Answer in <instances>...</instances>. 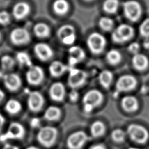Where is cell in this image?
<instances>
[{"label":"cell","instance_id":"4fadbf2b","mask_svg":"<svg viewBox=\"0 0 149 149\" xmlns=\"http://www.w3.org/2000/svg\"><path fill=\"white\" fill-rule=\"evenodd\" d=\"M68 54V69L75 68V65L81 62L85 58L84 50L77 45H72L69 48Z\"/></svg>","mask_w":149,"mask_h":149},{"label":"cell","instance_id":"9c48e42d","mask_svg":"<svg viewBox=\"0 0 149 149\" xmlns=\"http://www.w3.org/2000/svg\"><path fill=\"white\" fill-rule=\"evenodd\" d=\"M69 73L68 83L72 89H76L83 86L86 82L87 74L85 71L76 68L68 69Z\"/></svg>","mask_w":149,"mask_h":149},{"label":"cell","instance_id":"30bf717a","mask_svg":"<svg viewBox=\"0 0 149 149\" xmlns=\"http://www.w3.org/2000/svg\"><path fill=\"white\" fill-rule=\"evenodd\" d=\"M57 36L61 41L67 45H72L76 40V34L74 28L70 24H66L59 28Z\"/></svg>","mask_w":149,"mask_h":149},{"label":"cell","instance_id":"cb8c5ba5","mask_svg":"<svg viewBox=\"0 0 149 149\" xmlns=\"http://www.w3.org/2000/svg\"><path fill=\"white\" fill-rule=\"evenodd\" d=\"M90 130L93 137L98 138L102 136L105 133V126L102 122L95 120L91 123L90 127Z\"/></svg>","mask_w":149,"mask_h":149},{"label":"cell","instance_id":"44dd1931","mask_svg":"<svg viewBox=\"0 0 149 149\" xmlns=\"http://www.w3.org/2000/svg\"><path fill=\"white\" fill-rule=\"evenodd\" d=\"M67 70H68V66L59 61L52 62L49 66V73L54 77L61 76Z\"/></svg>","mask_w":149,"mask_h":149},{"label":"cell","instance_id":"ab89813d","mask_svg":"<svg viewBox=\"0 0 149 149\" xmlns=\"http://www.w3.org/2000/svg\"><path fill=\"white\" fill-rule=\"evenodd\" d=\"M89 149H107V148L103 144H97L91 146Z\"/></svg>","mask_w":149,"mask_h":149},{"label":"cell","instance_id":"52a82bcc","mask_svg":"<svg viewBox=\"0 0 149 149\" xmlns=\"http://www.w3.org/2000/svg\"><path fill=\"white\" fill-rule=\"evenodd\" d=\"M91 139L86 132L78 130L70 134L66 140L68 149H81L84 145Z\"/></svg>","mask_w":149,"mask_h":149},{"label":"cell","instance_id":"c3c4849f","mask_svg":"<svg viewBox=\"0 0 149 149\" xmlns=\"http://www.w3.org/2000/svg\"><path fill=\"white\" fill-rule=\"evenodd\" d=\"M84 1H91V0H84Z\"/></svg>","mask_w":149,"mask_h":149},{"label":"cell","instance_id":"8fae6325","mask_svg":"<svg viewBox=\"0 0 149 149\" xmlns=\"http://www.w3.org/2000/svg\"><path fill=\"white\" fill-rule=\"evenodd\" d=\"M137 85L136 79L131 74H124L118 79L116 83V90L118 93L129 91L134 89Z\"/></svg>","mask_w":149,"mask_h":149},{"label":"cell","instance_id":"e0dca14e","mask_svg":"<svg viewBox=\"0 0 149 149\" xmlns=\"http://www.w3.org/2000/svg\"><path fill=\"white\" fill-rule=\"evenodd\" d=\"M3 81L5 87L11 91L17 90L22 84L20 77L17 74L14 73L5 74L3 76Z\"/></svg>","mask_w":149,"mask_h":149},{"label":"cell","instance_id":"d590c367","mask_svg":"<svg viewBox=\"0 0 149 149\" xmlns=\"http://www.w3.org/2000/svg\"><path fill=\"white\" fill-rule=\"evenodd\" d=\"M10 20V14L6 10L0 12V24L6 25L9 23Z\"/></svg>","mask_w":149,"mask_h":149},{"label":"cell","instance_id":"7c38bea8","mask_svg":"<svg viewBox=\"0 0 149 149\" xmlns=\"http://www.w3.org/2000/svg\"><path fill=\"white\" fill-rule=\"evenodd\" d=\"M27 98V106L30 111L33 112H39L44 104V98L39 91H29Z\"/></svg>","mask_w":149,"mask_h":149},{"label":"cell","instance_id":"8d00e7d4","mask_svg":"<svg viewBox=\"0 0 149 149\" xmlns=\"http://www.w3.org/2000/svg\"><path fill=\"white\" fill-rule=\"evenodd\" d=\"M140 48V47L139 44L136 42H133L130 43L127 48L128 51L130 53L133 54V55L139 53Z\"/></svg>","mask_w":149,"mask_h":149},{"label":"cell","instance_id":"7dc6e473","mask_svg":"<svg viewBox=\"0 0 149 149\" xmlns=\"http://www.w3.org/2000/svg\"><path fill=\"white\" fill-rule=\"evenodd\" d=\"M1 31H0V39H1Z\"/></svg>","mask_w":149,"mask_h":149},{"label":"cell","instance_id":"ee69618b","mask_svg":"<svg viewBox=\"0 0 149 149\" xmlns=\"http://www.w3.org/2000/svg\"><path fill=\"white\" fill-rule=\"evenodd\" d=\"M4 98H5V93L1 89H0V103L2 101Z\"/></svg>","mask_w":149,"mask_h":149},{"label":"cell","instance_id":"836d02e7","mask_svg":"<svg viewBox=\"0 0 149 149\" xmlns=\"http://www.w3.org/2000/svg\"><path fill=\"white\" fill-rule=\"evenodd\" d=\"M1 64L2 69L10 70L15 66V60L10 56L4 55L1 59Z\"/></svg>","mask_w":149,"mask_h":149},{"label":"cell","instance_id":"bcb514c9","mask_svg":"<svg viewBox=\"0 0 149 149\" xmlns=\"http://www.w3.org/2000/svg\"><path fill=\"white\" fill-rule=\"evenodd\" d=\"M127 149H139L138 148H136V147H129Z\"/></svg>","mask_w":149,"mask_h":149},{"label":"cell","instance_id":"83f0119b","mask_svg":"<svg viewBox=\"0 0 149 149\" xmlns=\"http://www.w3.org/2000/svg\"><path fill=\"white\" fill-rule=\"evenodd\" d=\"M105 58L109 64L115 65L119 63L121 61L122 55L118 50L116 49H111L107 52Z\"/></svg>","mask_w":149,"mask_h":149},{"label":"cell","instance_id":"ba28073f","mask_svg":"<svg viewBox=\"0 0 149 149\" xmlns=\"http://www.w3.org/2000/svg\"><path fill=\"white\" fill-rule=\"evenodd\" d=\"M123 12L129 20L137 21L141 14V7L140 3L134 0H127L123 3Z\"/></svg>","mask_w":149,"mask_h":149},{"label":"cell","instance_id":"484cf974","mask_svg":"<svg viewBox=\"0 0 149 149\" xmlns=\"http://www.w3.org/2000/svg\"><path fill=\"white\" fill-rule=\"evenodd\" d=\"M113 80V73L109 70H102L98 76L100 84L105 88L108 89Z\"/></svg>","mask_w":149,"mask_h":149},{"label":"cell","instance_id":"ffe728a7","mask_svg":"<svg viewBox=\"0 0 149 149\" xmlns=\"http://www.w3.org/2000/svg\"><path fill=\"white\" fill-rule=\"evenodd\" d=\"M122 109L126 112H134L138 109L139 102L137 99L133 95H126L123 97L120 102Z\"/></svg>","mask_w":149,"mask_h":149},{"label":"cell","instance_id":"74e56055","mask_svg":"<svg viewBox=\"0 0 149 149\" xmlns=\"http://www.w3.org/2000/svg\"><path fill=\"white\" fill-rule=\"evenodd\" d=\"M79 93L76 89H72L69 93V98L72 102H76L79 98Z\"/></svg>","mask_w":149,"mask_h":149},{"label":"cell","instance_id":"277c9868","mask_svg":"<svg viewBox=\"0 0 149 149\" xmlns=\"http://www.w3.org/2000/svg\"><path fill=\"white\" fill-rule=\"evenodd\" d=\"M133 34V27L123 23L119 24L114 29L111 34V38L116 43H123L130 40Z\"/></svg>","mask_w":149,"mask_h":149},{"label":"cell","instance_id":"1f68e13d","mask_svg":"<svg viewBox=\"0 0 149 149\" xmlns=\"http://www.w3.org/2000/svg\"><path fill=\"white\" fill-rule=\"evenodd\" d=\"M126 136V132L121 129H115L113 130L111 134L112 140L118 143H123L125 140Z\"/></svg>","mask_w":149,"mask_h":149},{"label":"cell","instance_id":"60d3db41","mask_svg":"<svg viewBox=\"0 0 149 149\" xmlns=\"http://www.w3.org/2000/svg\"><path fill=\"white\" fill-rule=\"evenodd\" d=\"M2 149H19V147L15 145H13L9 143H6Z\"/></svg>","mask_w":149,"mask_h":149},{"label":"cell","instance_id":"b9f144b4","mask_svg":"<svg viewBox=\"0 0 149 149\" xmlns=\"http://www.w3.org/2000/svg\"><path fill=\"white\" fill-rule=\"evenodd\" d=\"M5 123V119L4 116L0 113V132L2 130Z\"/></svg>","mask_w":149,"mask_h":149},{"label":"cell","instance_id":"f546056e","mask_svg":"<svg viewBox=\"0 0 149 149\" xmlns=\"http://www.w3.org/2000/svg\"><path fill=\"white\" fill-rule=\"evenodd\" d=\"M16 60L22 66L30 67L32 66V62L30 56L24 51H19L16 55Z\"/></svg>","mask_w":149,"mask_h":149},{"label":"cell","instance_id":"ac0fdd59","mask_svg":"<svg viewBox=\"0 0 149 149\" xmlns=\"http://www.w3.org/2000/svg\"><path fill=\"white\" fill-rule=\"evenodd\" d=\"M49 94L51 100L56 102L62 101L66 94L65 86L61 82L53 83L49 88Z\"/></svg>","mask_w":149,"mask_h":149},{"label":"cell","instance_id":"4dcf8cb0","mask_svg":"<svg viewBox=\"0 0 149 149\" xmlns=\"http://www.w3.org/2000/svg\"><path fill=\"white\" fill-rule=\"evenodd\" d=\"M119 5L118 0H105L103 3L102 8L107 13H114L117 11Z\"/></svg>","mask_w":149,"mask_h":149},{"label":"cell","instance_id":"3957f363","mask_svg":"<svg viewBox=\"0 0 149 149\" xmlns=\"http://www.w3.org/2000/svg\"><path fill=\"white\" fill-rule=\"evenodd\" d=\"M126 134L132 141L140 144L146 143L149 138V133L147 129L137 123L130 124L127 127Z\"/></svg>","mask_w":149,"mask_h":149},{"label":"cell","instance_id":"f35d334b","mask_svg":"<svg viewBox=\"0 0 149 149\" xmlns=\"http://www.w3.org/2000/svg\"><path fill=\"white\" fill-rule=\"evenodd\" d=\"M40 119L37 118H34L30 120V126L32 127H37L40 126Z\"/></svg>","mask_w":149,"mask_h":149},{"label":"cell","instance_id":"f6af8a7d","mask_svg":"<svg viewBox=\"0 0 149 149\" xmlns=\"http://www.w3.org/2000/svg\"><path fill=\"white\" fill-rule=\"evenodd\" d=\"M26 149H39L38 148H37V147H35V146H29Z\"/></svg>","mask_w":149,"mask_h":149},{"label":"cell","instance_id":"2e32d148","mask_svg":"<svg viewBox=\"0 0 149 149\" xmlns=\"http://www.w3.org/2000/svg\"><path fill=\"white\" fill-rule=\"evenodd\" d=\"M34 51L37 57L42 61L49 60L53 55L52 48L45 42L36 44L34 47Z\"/></svg>","mask_w":149,"mask_h":149},{"label":"cell","instance_id":"7a4b0ae2","mask_svg":"<svg viewBox=\"0 0 149 149\" xmlns=\"http://www.w3.org/2000/svg\"><path fill=\"white\" fill-rule=\"evenodd\" d=\"M103 99V94L100 91L97 89L88 91L85 93L82 99L84 111L86 113L91 112L95 108L101 104Z\"/></svg>","mask_w":149,"mask_h":149},{"label":"cell","instance_id":"f1b7e54d","mask_svg":"<svg viewBox=\"0 0 149 149\" xmlns=\"http://www.w3.org/2000/svg\"><path fill=\"white\" fill-rule=\"evenodd\" d=\"M54 11L58 15H64L66 13L69 8V3L66 0H55L53 5Z\"/></svg>","mask_w":149,"mask_h":149},{"label":"cell","instance_id":"7bdbcfd3","mask_svg":"<svg viewBox=\"0 0 149 149\" xmlns=\"http://www.w3.org/2000/svg\"><path fill=\"white\" fill-rule=\"evenodd\" d=\"M143 46L146 49H149V38H146L143 42Z\"/></svg>","mask_w":149,"mask_h":149},{"label":"cell","instance_id":"e575fe53","mask_svg":"<svg viewBox=\"0 0 149 149\" xmlns=\"http://www.w3.org/2000/svg\"><path fill=\"white\" fill-rule=\"evenodd\" d=\"M140 34L146 38H149V18L144 20L139 26Z\"/></svg>","mask_w":149,"mask_h":149},{"label":"cell","instance_id":"4316f807","mask_svg":"<svg viewBox=\"0 0 149 149\" xmlns=\"http://www.w3.org/2000/svg\"><path fill=\"white\" fill-rule=\"evenodd\" d=\"M33 31L35 35L39 38H45L50 34L49 26L44 23H38L34 26Z\"/></svg>","mask_w":149,"mask_h":149},{"label":"cell","instance_id":"5b68a950","mask_svg":"<svg viewBox=\"0 0 149 149\" xmlns=\"http://www.w3.org/2000/svg\"><path fill=\"white\" fill-rule=\"evenodd\" d=\"M24 134L25 129L23 126L19 122H13L9 125L6 132L0 135V141L22 139Z\"/></svg>","mask_w":149,"mask_h":149},{"label":"cell","instance_id":"d6986e66","mask_svg":"<svg viewBox=\"0 0 149 149\" xmlns=\"http://www.w3.org/2000/svg\"><path fill=\"white\" fill-rule=\"evenodd\" d=\"M30 7L24 2H20L16 3L12 8V15L17 20L25 18L30 13Z\"/></svg>","mask_w":149,"mask_h":149},{"label":"cell","instance_id":"8992f818","mask_svg":"<svg viewBox=\"0 0 149 149\" xmlns=\"http://www.w3.org/2000/svg\"><path fill=\"white\" fill-rule=\"evenodd\" d=\"M105 37L97 32L90 34L87 38L86 43L90 51L95 54H98L102 52L106 45Z\"/></svg>","mask_w":149,"mask_h":149},{"label":"cell","instance_id":"9a60e30c","mask_svg":"<svg viewBox=\"0 0 149 149\" xmlns=\"http://www.w3.org/2000/svg\"><path fill=\"white\" fill-rule=\"evenodd\" d=\"M10 40L16 45H22L27 43L30 40L28 30L23 27H17L13 29L10 33Z\"/></svg>","mask_w":149,"mask_h":149},{"label":"cell","instance_id":"603a6c76","mask_svg":"<svg viewBox=\"0 0 149 149\" xmlns=\"http://www.w3.org/2000/svg\"><path fill=\"white\" fill-rule=\"evenodd\" d=\"M61 109L56 106L48 107L44 112V118L49 121H55L58 120L61 116Z\"/></svg>","mask_w":149,"mask_h":149},{"label":"cell","instance_id":"7402d4cb","mask_svg":"<svg viewBox=\"0 0 149 149\" xmlns=\"http://www.w3.org/2000/svg\"><path fill=\"white\" fill-rule=\"evenodd\" d=\"M132 62L133 66L138 70L145 69L148 64L147 58L144 55L140 53L133 55Z\"/></svg>","mask_w":149,"mask_h":149},{"label":"cell","instance_id":"d4e9b609","mask_svg":"<svg viewBox=\"0 0 149 149\" xmlns=\"http://www.w3.org/2000/svg\"><path fill=\"white\" fill-rule=\"evenodd\" d=\"M22 109L21 103L15 99L9 100L5 105V110L10 115H16Z\"/></svg>","mask_w":149,"mask_h":149},{"label":"cell","instance_id":"6da1fadb","mask_svg":"<svg viewBox=\"0 0 149 149\" xmlns=\"http://www.w3.org/2000/svg\"><path fill=\"white\" fill-rule=\"evenodd\" d=\"M57 137V129L51 126H45L41 127L37 134L38 142L46 148H49L54 146Z\"/></svg>","mask_w":149,"mask_h":149},{"label":"cell","instance_id":"5bb4252c","mask_svg":"<svg viewBox=\"0 0 149 149\" xmlns=\"http://www.w3.org/2000/svg\"><path fill=\"white\" fill-rule=\"evenodd\" d=\"M44 77L42 69L37 65H32L29 68L26 73V77L27 82L32 85L40 84Z\"/></svg>","mask_w":149,"mask_h":149},{"label":"cell","instance_id":"d6a6232c","mask_svg":"<svg viewBox=\"0 0 149 149\" xmlns=\"http://www.w3.org/2000/svg\"><path fill=\"white\" fill-rule=\"evenodd\" d=\"M98 24L102 30L104 31H109L112 29L114 23L111 18L104 16L100 19Z\"/></svg>","mask_w":149,"mask_h":149}]
</instances>
